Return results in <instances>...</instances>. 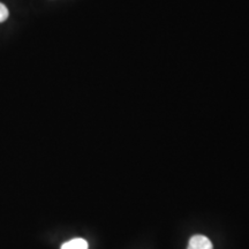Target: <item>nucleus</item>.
<instances>
[{
  "instance_id": "nucleus-2",
  "label": "nucleus",
  "mask_w": 249,
  "mask_h": 249,
  "mask_svg": "<svg viewBox=\"0 0 249 249\" xmlns=\"http://www.w3.org/2000/svg\"><path fill=\"white\" fill-rule=\"evenodd\" d=\"M61 249H88V242L81 238L71 239V240L65 242L61 246Z\"/></svg>"
},
{
  "instance_id": "nucleus-1",
  "label": "nucleus",
  "mask_w": 249,
  "mask_h": 249,
  "mask_svg": "<svg viewBox=\"0 0 249 249\" xmlns=\"http://www.w3.org/2000/svg\"><path fill=\"white\" fill-rule=\"evenodd\" d=\"M187 249H213V246L207 236L194 235L189 240Z\"/></svg>"
},
{
  "instance_id": "nucleus-3",
  "label": "nucleus",
  "mask_w": 249,
  "mask_h": 249,
  "mask_svg": "<svg viewBox=\"0 0 249 249\" xmlns=\"http://www.w3.org/2000/svg\"><path fill=\"white\" fill-rule=\"evenodd\" d=\"M8 15H9V12L7 7H6L4 4L0 2V22H4V21L7 20Z\"/></svg>"
}]
</instances>
